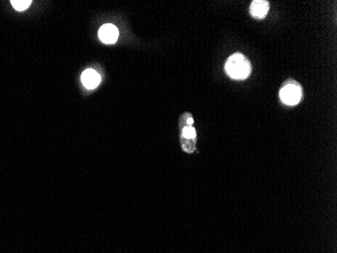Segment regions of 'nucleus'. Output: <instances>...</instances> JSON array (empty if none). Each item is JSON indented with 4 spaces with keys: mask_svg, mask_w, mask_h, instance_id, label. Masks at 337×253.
I'll return each mask as SVG.
<instances>
[{
    "mask_svg": "<svg viewBox=\"0 0 337 253\" xmlns=\"http://www.w3.org/2000/svg\"><path fill=\"white\" fill-rule=\"evenodd\" d=\"M225 71L232 79L244 80L249 76L251 66L245 56L236 53L228 58L225 64Z\"/></svg>",
    "mask_w": 337,
    "mask_h": 253,
    "instance_id": "f257e3e1",
    "label": "nucleus"
},
{
    "mask_svg": "<svg viewBox=\"0 0 337 253\" xmlns=\"http://www.w3.org/2000/svg\"><path fill=\"white\" fill-rule=\"evenodd\" d=\"M280 97L285 105L296 106L301 101L302 88L297 83H288L281 89Z\"/></svg>",
    "mask_w": 337,
    "mask_h": 253,
    "instance_id": "f03ea898",
    "label": "nucleus"
},
{
    "mask_svg": "<svg viewBox=\"0 0 337 253\" xmlns=\"http://www.w3.org/2000/svg\"><path fill=\"white\" fill-rule=\"evenodd\" d=\"M98 36H99V38H100V41L102 43L107 44V45H111L117 41L118 36H120V33H118V30L114 25L107 24V25H104L100 28V30H99V33H98Z\"/></svg>",
    "mask_w": 337,
    "mask_h": 253,
    "instance_id": "7ed1b4c3",
    "label": "nucleus"
},
{
    "mask_svg": "<svg viewBox=\"0 0 337 253\" xmlns=\"http://www.w3.org/2000/svg\"><path fill=\"white\" fill-rule=\"evenodd\" d=\"M81 80L84 86L88 89L96 88L101 81V77L95 70L87 69L83 72L81 76Z\"/></svg>",
    "mask_w": 337,
    "mask_h": 253,
    "instance_id": "20e7f679",
    "label": "nucleus"
},
{
    "mask_svg": "<svg viewBox=\"0 0 337 253\" xmlns=\"http://www.w3.org/2000/svg\"><path fill=\"white\" fill-rule=\"evenodd\" d=\"M270 4L265 0H254L250 5V14L255 18H264L269 11Z\"/></svg>",
    "mask_w": 337,
    "mask_h": 253,
    "instance_id": "39448f33",
    "label": "nucleus"
},
{
    "mask_svg": "<svg viewBox=\"0 0 337 253\" xmlns=\"http://www.w3.org/2000/svg\"><path fill=\"white\" fill-rule=\"evenodd\" d=\"M31 0H27V1H25V0H12L11 1L12 6L18 11L26 10L31 5Z\"/></svg>",
    "mask_w": 337,
    "mask_h": 253,
    "instance_id": "423d86ee",
    "label": "nucleus"
},
{
    "mask_svg": "<svg viewBox=\"0 0 337 253\" xmlns=\"http://www.w3.org/2000/svg\"><path fill=\"white\" fill-rule=\"evenodd\" d=\"M183 136L187 139H194L196 137V131L192 127H185L183 130Z\"/></svg>",
    "mask_w": 337,
    "mask_h": 253,
    "instance_id": "0eeeda50",
    "label": "nucleus"
},
{
    "mask_svg": "<svg viewBox=\"0 0 337 253\" xmlns=\"http://www.w3.org/2000/svg\"><path fill=\"white\" fill-rule=\"evenodd\" d=\"M192 124H193V119H192V118H189V119H188V125H189V127H191Z\"/></svg>",
    "mask_w": 337,
    "mask_h": 253,
    "instance_id": "6e6552de",
    "label": "nucleus"
}]
</instances>
